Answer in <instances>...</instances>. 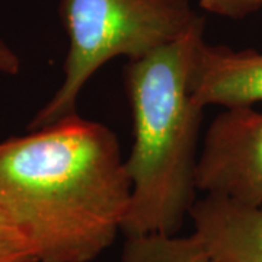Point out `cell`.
<instances>
[{"mask_svg": "<svg viewBox=\"0 0 262 262\" xmlns=\"http://www.w3.org/2000/svg\"><path fill=\"white\" fill-rule=\"evenodd\" d=\"M204 19L178 39L124 70L134 141L125 169L131 179L125 237L177 234L195 203L196 143L204 106L191 92V67L204 39Z\"/></svg>", "mask_w": 262, "mask_h": 262, "instance_id": "7a4b0ae2", "label": "cell"}, {"mask_svg": "<svg viewBox=\"0 0 262 262\" xmlns=\"http://www.w3.org/2000/svg\"><path fill=\"white\" fill-rule=\"evenodd\" d=\"M191 92L201 106H252L262 102V53L208 46L203 39L191 67Z\"/></svg>", "mask_w": 262, "mask_h": 262, "instance_id": "5b68a950", "label": "cell"}, {"mask_svg": "<svg viewBox=\"0 0 262 262\" xmlns=\"http://www.w3.org/2000/svg\"><path fill=\"white\" fill-rule=\"evenodd\" d=\"M20 69L19 57L15 54V51L6 46L0 39V73L3 75H16Z\"/></svg>", "mask_w": 262, "mask_h": 262, "instance_id": "30bf717a", "label": "cell"}, {"mask_svg": "<svg viewBox=\"0 0 262 262\" xmlns=\"http://www.w3.org/2000/svg\"><path fill=\"white\" fill-rule=\"evenodd\" d=\"M200 8L225 18L239 19L262 8V0H198Z\"/></svg>", "mask_w": 262, "mask_h": 262, "instance_id": "9c48e42d", "label": "cell"}, {"mask_svg": "<svg viewBox=\"0 0 262 262\" xmlns=\"http://www.w3.org/2000/svg\"><path fill=\"white\" fill-rule=\"evenodd\" d=\"M60 16L69 38L64 77L29 130L75 115L84 84L113 58L147 56L203 19L189 0H61Z\"/></svg>", "mask_w": 262, "mask_h": 262, "instance_id": "3957f363", "label": "cell"}, {"mask_svg": "<svg viewBox=\"0 0 262 262\" xmlns=\"http://www.w3.org/2000/svg\"><path fill=\"white\" fill-rule=\"evenodd\" d=\"M0 262H37V255L25 233L0 206Z\"/></svg>", "mask_w": 262, "mask_h": 262, "instance_id": "ba28073f", "label": "cell"}, {"mask_svg": "<svg viewBox=\"0 0 262 262\" xmlns=\"http://www.w3.org/2000/svg\"><path fill=\"white\" fill-rule=\"evenodd\" d=\"M121 262H219L195 234H141L127 237Z\"/></svg>", "mask_w": 262, "mask_h": 262, "instance_id": "52a82bcc", "label": "cell"}, {"mask_svg": "<svg viewBox=\"0 0 262 262\" xmlns=\"http://www.w3.org/2000/svg\"><path fill=\"white\" fill-rule=\"evenodd\" d=\"M131 179L117 136L77 114L0 143V206L37 262H91L128 213Z\"/></svg>", "mask_w": 262, "mask_h": 262, "instance_id": "6da1fadb", "label": "cell"}, {"mask_svg": "<svg viewBox=\"0 0 262 262\" xmlns=\"http://www.w3.org/2000/svg\"><path fill=\"white\" fill-rule=\"evenodd\" d=\"M194 234L219 262H262V204L206 195L191 207Z\"/></svg>", "mask_w": 262, "mask_h": 262, "instance_id": "8992f818", "label": "cell"}, {"mask_svg": "<svg viewBox=\"0 0 262 262\" xmlns=\"http://www.w3.org/2000/svg\"><path fill=\"white\" fill-rule=\"evenodd\" d=\"M196 191L262 204V113L226 108L211 121L196 160Z\"/></svg>", "mask_w": 262, "mask_h": 262, "instance_id": "277c9868", "label": "cell"}]
</instances>
